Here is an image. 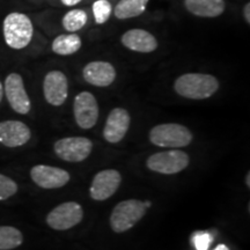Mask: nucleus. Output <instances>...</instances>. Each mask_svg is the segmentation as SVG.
I'll use <instances>...</instances> for the list:
<instances>
[{
    "instance_id": "obj_1",
    "label": "nucleus",
    "mask_w": 250,
    "mask_h": 250,
    "mask_svg": "<svg viewBox=\"0 0 250 250\" xmlns=\"http://www.w3.org/2000/svg\"><path fill=\"white\" fill-rule=\"evenodd\" d=\"M219 89V81L212 74L186 73L175 80L174 90L180 96L190 100H205Z\"/></svg>"
},
{
    "instance_id": "obj_2",
    "label": "nucleus",
    "mask_w": 250,
    "mask_h": 250,
    "mask_svg": "<svg viewBox=\"0 0 250 250\" xmlns=\"http://www.w3.org/2000/svg\"><path fill=\"white\" fill-rule=\"evenodd\" d=\"M2 33L9 48L21 50L28 46L33 40L34 26L28 15L13 12L4 19Z\"/></svg>"
},
{
    "instance_id": "obj_3",
    "label": "nucleus",
    "mask_w": 250,
    "mask_h": 250,
    "mask_svg": "<svg viewBox=\"0 0 250 250\" xmlns=\"http://www.w3.org/2000/svg\"><path fill=\"white\" fill-rule=\"evenodd\" d=\"M192 139L191 131L177 123L159 124L149 131V142L158 147L182 148L190 145Z\"/></svg>"
},
{
    "instance_id": "obj_4",
    "label": "nucleus",
    "mask_w": 250,
    "mask_h": 250,
    "mask_svg": "<svg viewBox=\"0 0 250 250\" xmlns=\"http://www.w3.org/2000/svg\"><path fill=\"white\" fill-rule=\"evenodd\" d=\"M146 206L139 199H126L115 206L110 214V227L115 233H125L146 214Z\"/></svg>"
},
{
    "instance_id": "obj_5",
    "label": "nucleus",
    "mask_w": 250,
    "mask_h": 250,
    "mask_svg": "<svg viewBox=\"0 0 250 250\" xmlns=\"http://www.w3.org/2000/svg\"><path fill=\"white\" fill-rule=\"evenodd\" d=\"M190 164V156L179 148L158 152L148 156L146 166L149 170L164 175H174L183 171Z\"/></svg>"
},
{
    "instance_id": "obj_6",
    "label": "nucleus",
    "mask_w": 250,
    "mask_h": 250,
    "mask_svg": "<svg viewBox=\"0 0 250 250\" xmlns=\"http://www.w3.org/2000/svg\"><path fill=\"white\" fill-rule=\"evenodd\" d=\"M83 219V210L76 202H66L56 206L46 215V224L55 230H67L76 227Z\"/></svg>"
},
{
    "instance_id": "obj_7",
    "label": "nucleus",
    "mask_w": 250,
    "mask_h": 250,
    "mask_svg": "<svg viewBox=\"0 0 250 250\" xmlns=\"http://www.w3.org/2000/svg\"><path fill=\"white\" fill-rule=\"evenodd\" d=\"M92 140L85 137H66L57 140L54 145L56 155L67 162H83L90 155Z\"/></svg>"
},
{
    "instance_id": "obj_8",
    "label": "nucleus",
    "mask_w": 250,
    "mask_h": 250,
    "mask_svg": "<svg viewBox=\"0 0 250 250\" xmlns=\"http://www.w3.org/2000/svg\"><path fill=\"white\" fill-rule=\"evenodd\" d=\"M74 120L83 130L92 129L99 118V104L95 96L89 92L78 94L73 102Z\"/></svg>"
},
{
    "instance_id": "obj_9",
    "label": "nucleus",
    "mask_w": 250,
    "mask_h": 250,
    "mask_svg": "<svg viewBox=\"0 0 250 250\" xmlns=\"http://www.w3.org/2000/svg\"><path fill=\"white\" fill-rule=\"evenodd\" d=\"M5 95L15 112L27 115L31 109V102L24 88L22 77L19 73L8 74L5 80Z\"/></svg>"
},
{
    "instance_id": "obj_10",
    "label": "nucleus",
    "mask_w": 250,
    "mask_h": 250,
    "mask_svg": "<svg viewBox=\"0 0 250 250\" xmlns=\"http://www.w3.org/2000/svg\"><path fill=\"white\" fill-rule=\"evenodd\" d=\"M122 183V175L116 169H104L94 176L89 195L94 201H107L116 193Z\"/></svg>"
},
{
    "instance_id": "obj_11",
    "label": "nucleus",
    "mask_w": 250,
    "mask_h": 250,
    "mask_svg": "<svg viewBox=\"0 0 250 250\" xmlns=\"http://www.w3.org/2000/svg\"><path fill=\"white\" fill-rule=\"evenodd\" d=\"M33 182L42 189H58L70 182V173L58 167L46 165L34 166L30 169Z\"/></svg>"
},
{
    "instance_id": "obj_12",
    "label": "nucleus",
    "mask_w": 250,
    "mask_h": 250,
    "mask_svg": "<svg viewBox=\"0 0 250 250\" xmlns=\"http://www.w3.org/2000/svg\"><path fill=\"white\" fill-rule=\"evenodd\" d=\"M43 93L49 104L54 107L64 104L68 95L67 77L62 71H50L43 81Z\"/></svg>"
},
{
    "instance_id": "obj_13",
    "label": "nucleus",
    "mask_w": 250,
    "mask_h": 250,
    "mask_svg": "<svg viewBox=\"0 0 250 250\" xmlns=\"http://www.w3.org/2000/svg\"><path fill=\"white\" fill-rule=\"evenodd\" d=\"M130 124L131 116L126 109H112L109 112L104 127H103V138L110 144L120 143L129 131Z\"/></svg>"
},
{
    "instance_id": "obj_14",
    "label": "nucleus",
    "mask_w": 250,
    "mask_h": 250,
    "mask_svg": "<svg viewBox=\"0 0 250 250\" xmlns=\"http://www.w3.org/2000/svg\"><path fill=\"white\" fill-rule=\"evenodd\" d=\"M31 138L30 129L23 122H0V144L6 147H20L26 145Z\"/></svg>"
},
{
    "instance_id": "obj_15",
    "label": "nucleus",
    "mask_w": 250,
    "mask_h": 250,
    "mask_svg": "<svg viewBox=\"0 0 250 250\" xmlns=\"http://www.w3.org/2000/svg\"><path fill=\"white\" fill-rule=\"evenodd\" d=\"M83 77L86 83L96 87H108L116 79V70L108 62H90L83 67Z\"/></svg>"
},
{
    "instance_id": "obj_16",
    "label": "nucleus",
    "mask_w": 250,
    "mask_h": 250,
    "mask_svg": "<svg viewBox=\"0 0 250 250\" xmlns=\"http://www.w3.org/2000/svg\"><path fill=\"white\" fill-rule=\"evenodd\" d=\"M121 42L125 48L134 52H142V54H149L158 49V40L154 35L145 29L134 28L130 29L122 35Z\"/></svg>"
},
{
    "instance_id": "obj_17",
    "label": "nucleus",
    "mask_w": 250,
    "mask_h": 250,
    "mask_svg": "<svg viewBox=\"0 0 250 250\" xmlns=\"http://www.w3.org/2000/svg\"><path fill=\"white\" fill-rule=\"evenodd\" d=\"M187 11L199 18H218L226 9L225 0H184Z\"/></svg>"
},
{
    "instance_id": "obj_18",
    "label": "nucleus",
    "mask_w": 250,
    "mask_h": 250,
    "mask_svg": "<svg viewBox=\"0 0 250 250\" xmlns=\"http://www.w3.org/2000/svg\"><path fill=\"white\" fill-rule=\"evenodd\" d=\"M81 39L76 33H68L58 35L52 42L51 49L59 56H70L78 52L81 48Z\"/></svg>"
},
{
    "instance_id": "obj_19",
    "label": "nucleus",
    "mask_w": 250,
    "mask_h": 250,
    "mask_svg": "<svg viewBox=\"0 0 250 250\" xmlns=\"http://www.w3.org/2000/svg\"><path fill=\"white\" fill-rule=\"evenodd\" d=\"M149 0H120L116 7L114 8V14L118 20L137 18L146 11Z\"/></svg>"
},
{
    "instance_id": "obj_20",
    "label": "nucleus",
    "mask_w": 250,
    "mask_h": 250,
    "mask_svg": "<svg viewBox=\"0 0 250 250\" xmlns=\"http://www.w3.org/2000/svg\"><path fill=\"white\" fill-rule=\"evenodd\" d=\"M87 20H88V15H87L85 9L76 8L68 11L62 17V24L64 29L68 33H76V31L83 29L86 26Z\"/></svg>"
},
{
    "instance_id": "obj_21",
    "label": "nucleus",
    "mask_w": 250,
    "mask_h": 250,
    "mask_svg": "<svg viewBox=\"0 0 250 250\" xmlns=\"http://www.w3.org/2000/svg\"><path fill=\"white\" fill-rule=\"evenodd\" d=\"M23 235L13 226H0V250H12L22 245Z\"/></svg>"
},
{
    "instance_id": "obj_22",
    "label": "nucleus",
    "mask_w": 250,
    "mask_h": 250,
    "mask_svg": "<svg viewBox=\"0 0 250 250\" xmlns=\"http://www.w3.org/2000/svg\"><path fill=\"white\" fill-rule=\"evenodd\" d=\"M92 12L95 23L103 24L110 19L112 6L109 0H95L93 2Z\"/></svg>"
},
{
    "instance_id": "obj_23",
    "label": "nucleus",
    "mask_w": 250,
    "mask_h": 250,
    "mask_svg": "<svg viewBox=\"0 0 250 250\" xmlns=\"http://www.w3.org/2000/svg\"><path fill=\"white\" fill-rule=\"evenodd\" d=\"M18 192V184L11 177L0 174V201L13 197Z\"/></svg>"
},
{
    "instance_id": "obj_24",
    "label": "nucleus",
    "mask_w": 250,
    "mask_h": 250,
    "mask_svg": "<svg viewBox=\"0 0 250 250\" xmlns=\"http://www.w3.org/2000/svg\"><path fill=\"white\" fill-rule=\"evenodd\" d=\"M213 242V236L208 232L196 233L192 236V243L197 250H208Z\"/></svg>"
},
{
    "instance_id": "obj_25",
    "label": "nucleus",
    "mask_w": 250,
    "mask_h": 250,
    "mask_svg": "<svg viewBox=\"0 0 250 250\" xmlns=\"http://www.w3.org/2000/svg\"><path fill=\"white\" fill-rule=\"evenodd\" d=\"M243 17L247 23H250V2H247L245 8H243Z\"/></svg>"
},
{
    "instance_id": "obj_26",
    "label": "nucleus",
    "mask_w": 250,
    "mask_h": 250,
    "mask_svg": "<svg viewBox=\"0 0 250 250\" xmlns=\"http://www.w3.org/2000/svg\"><path fill=\"white\" fill-rule=\"evenodd\" d=\"M62 4L67 6V7H71V6H76L79 4L80 1H83V0H61Z\"/></svg>"
},
{
    "instance_id": "obj_27",
    "label": "nucleus",
    "mask_w": 250,
    "mask_h": 250,
    "mask_svg": "<svg viewBox=\"0 0 250 250\" xmlns=\"http://www.w3.org/2000/svg\"><path fill=\"white\" fill-rule=\"evenodd\" d=\"M246 186L247 187H250V171H248V173H247V175H246Z\"/></svg>"
},
{
    "instance_id": "obj_28",
    "label": "nucleus",
    "mask_w": 250,
    "mask_h": 250,
    "mask_svg": "<svg viewBox=\"0 0 250 250\" xmlns=\"http://www.w3.org/2000/svg\"><path fill=\"white\" fill-rule=\"evenodd\" d=\"M213 250H229V248H228V247L225 246V245H219L217 248L213 249Z\"/></svg>"
},
{
    "instance_id": "obj_29",
    "label": "nucleus",
    "mask_w": 250,
    "mask_h": 250,
    "mask_svg": "<svg viewBox=\"0 0 250 250\" xmlns=\"http://www.w3.org/2000/svg\"><path fill=\"white\" fill-rule=\"evenodd\" d=\"M2 96H4V87H2V83H0V102H1Z\"/></svg>"
}]
</instances>
